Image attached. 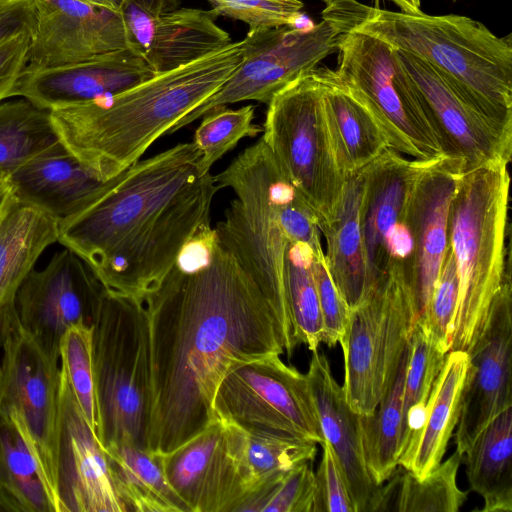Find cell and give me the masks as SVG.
Listing matches in <instances>:
<instances>
[{"label": "cell", "instance_id": "14", "mask_svg": "<svg viewBox=\"0 0 512 512\" xmlns=\"http://www.w3.org/2000/svg\"><path fill=\"white\" fill-rule=\"evenodd\" d=\"M463 173L457 160L423 162L411 187L403 222L409 251L402 261L416 322L424 321L449 246L451 200Z\"/></svg>", "mask_w": 512, "mask_h": 512}, {"label": "cell", "instance_id": "46", "mask_svg": "<svg viewBox=\"0 0 512 512\" xmlns=\"http://www.w3.org/2000/svg\"><path fill=\"white\" fill-rule=\"evenodd\" d=\"M165 5L166 0H122L120 4L127 48L144 59Z\"/></svg>", "mask_w": 512, "mask_h": 512}, {"label": "cell", "instance_id": "33", "mask_svg": "<svg viewBox=\"0 0 512 512\" xmlns=\"http://www.w3.org/2000/svg\"><path fill=\"white\" fill-rule=\"evenodd\" d=\"M462 455L455 451L429 475L418 479L397 468L380 486L376 511L456 512L467 499L468 491L457 486Z\"/></svg>", "mask_w": 512, "mask_h": 512}, {"label": "cell", "instance_id": "2", "mask_svg": "<svg viewBox=\"0 0 512 512\" xmlns=\"http://www.w3.org/2000/svg\"><path fill=\"white\" fill-rule=\"evenodd\" d=\"M199 158L192 141L138 160L60 224L58 242L89 265L107 292L142 301L210 224L219 188L211 173L199 175Z\"/></svg>", "mask_w": 512, "mask_h": 512}, {"label": "cell", "instance_id": "42", "mask_svg": "<svg viewBox=\"0 0 512 512\" xmlns=\"http://www.w3.org/2000/svg\"><path fill=\"white\" fill-rule=\"evenodd\" d=\"M219 15L239 20L249 31L296 26L301 19L300 0H208Z\"/></svg>", "mask_w": 512, "mask_h": 512}, {"label": "cell", "instance_id": "3", "mask_svg": "<svg viewBox=\"0 0 512 512\" xmlns=\"http://www.w3.org/2000/svg\"><path fill=\"white\" fill-rule=\"evenodd\" d=\"M244 51V40L232 42L114 96L51 110L61 144L102 181L116 177L217 92Z\"/></svg>", "mask_w": 512, "mask_h": 512}, {"label": "cell", "instance_id": "12", "mask_svg": "<svg viewBox=\"0 0 512 512\" xmlns=\"http://www.w3.org/2000/svg\"><path fill=\"white\" fill-rule=\"evenodd\" d=\"M337 51V77L375 118L389 147L421 162L442 157L396 50L373 35L351 29L340 37Z\"/></svg>", "mask_w": 512, "mask_h": 512}, {"label": "cell", "instance_id": "21", "mask_svg": "<svg viewBox=\"0 0 512 512\" xmlns=\"http://www.w3.org/2000/svg\"><path fill=\"white\" fill-rule=\"evenodd\" d=\"M154 75L143 57L125 48L69 65H26L13 87L12 97L53 110L114 96Z\"/></svg>", "mask_w": 512, "mask_h": 512}, {"label": "cell", "instance_id": "10", "mask_svg": "<svg viewBox=\"0 0 512 512\" xmlns=\"http://www.w3.org/2000/svg\"><path fill=\"white\" fill-rule=\"evenodd\" d=\"M416 323L402 261L393 259L365 300L350 310L339 340L346 401L358 415L373 414L398 368Z\"/></svg>", "mask_w": 512, "mask_h": 512}, {"label": "cell", "instance_id": "27", "mask_svg": "<svg viewBox=\"0 0 512 512\" xmlns=\"http://www.w3.org/2000/svg\"><path fill=\"white\" fill-rule=\"evenodd\" d=\"M320 68L329 133L339 167L346 179L366 168L390 147L375 118L337 77L335 70Z\"/></svg>", "mask_w": 512, "mask_h": 512}, {"label": "cell", "instance_id": "40", "mask_svg": "<svg viewBox=\"0 0 512 512\" xmlns=\"http://www.w3.org/2000/svg\"><path fill=\"white\" fill-rule=\"evenodd\" d=\"M254 107L216 108L205 115L195 130L193 142L200 151L199 175L210 173L211 167L233 149L244 137H255L262 128L253 123Z\"/></svg>", "mask_w": 512, "mask_h": 512}, {"label": "cell", "instance_id": "5", "mask_svg": "<svg viewBox=\"0 0 512 512\" xmlns=\"http://www.w3.org/2000/svg\"><path fill=\"white\" fill-rule=\"evenodd\" d=\"M508 163L492 162L462 173L450 203L448 236L459 296L451 350L467 352L482 332L491 304L511 277Z\"/></svg>", "mask_w": 512, "mask_h": 512}, {"label": "cell", "instance_id": "52", "mask_svg": "<svg viewBox=\"0 0 512 512\" xmlns=\"http://www.w3.org/2000/svg\"><path fill=\"white\" fill-rule=\"evenodd\" d=\"M7 306H8V304L3 306L0 309V347H1V342H2V336H3L5 320H6Z\"/></svg>", "mask_w": 512, "mask_h": 512}, {"label": "cell", "instance_id": "9", "mask_svg": "<svg viewBox=\"0 0 512 512\" xmlns=\"http://www.w3.org/2000/svg\"><path fill=\"white\" fill-rule=\"evenodd\" d=\"M357 4V0H336L326 5L320 22L305 27L248 31L240 65L217 92L178 120L167 134L229 104L246 100L268 104L277 92L338 50L340 37L354 27Z\"/></svg>", "mask_w": 512, "mask_h": 512}, {"label": "cell", "instance_id": "1", "mask_svg": "<svg viewBox=\"0 0 512 512\" xmlns=\"http://www.w3.org/2000/svg\"><path fill=\"white\" fill-rule=\"evenodd\" d=\"M141 302L150 360L146 448L157 454L217 419L214 396L230 370L296 347L273 300L218 239L205 262L175 264Z\"/></svg>", "mask_w": 512, "mask_h": 512}, {"label": "cell", "instance_id": "4", "mask_svg": "<svg viewBox=\"0 0 512 512\" xmlns=\"http://www.w3.org/2000/svg\"><path fill=\"white\" fill-rule=\"evenodd\" d=\"M357 31L429 64L503 138L512 142V41L460 15L411 14L361 3Z\"/></svg>", "mask_w": 512, "mask_h": 512}, {"label": "cell", "instance_id": "24", "mask_svg": "<svg viewBox=\"0 0 512 512\" xmlns=\"http://www.w3.org/2000/svg\"><path fill=\"white\" fill-rule=\"evenodd\" d=\"M8 175L11 193L19 201L60 224L87 208L106 183L61 143Z\"/></svg>", "mask_w": 512, "mask_h": 512}, {"label": "cell", "instance_id": "54", "mask_svg": "<svg viewBox=\"0 0 512 512\" xmlns=\"http://www.w3.org/2000/svg\"><path fill=\"white\" fill-rule=\"evenodd\" d=\"M453 1H458V0H453Z\"/></svg>", "mask_w": 512, "mask_h": 512}, {"label": "cell", "instance_id": "36", "mask_svg": "<svg viewBox=\"0 0 512 512\" xmlns=\"http://www.w3.org/2000/svg\"><path fill=\"white\" fill-rule=\"evenodd\" d=\"M51 110L25 98L0 101V169L8 174L60 144Z\"/></svg>", "mask_w": 512, "mask_h": 512}, {"label": "cell", "instance_id": "23", "mask_svg": "<svg viewBox=\"0 0 512 512\" xmlns=\"http://www.w3.org/2000/svg\"><path fill=\"white\" fill-rule=\"evenodd\" d=\"M312 353L306 376L324 439L335 454L356 512L376 511L381 485L372 480L367 469L360 416L347 403L325 354L318 350Z\"/></svg>", "mask_w": 512, "mask_h": 512}, {"label": "cell", "instance_id": "44", "mask_svg": "<svg viewBox=\"0 0 512 512\" xmlns=\"http://www.w3.org/2000/svg\"><path fill=\"white\" fill-rule=\"evenodd\" d=\"M322 459L315 473L312 512H356L335 454L324 440Z\"/></svg>", "mask_w": 512, "mask_h": 512}, {"label": "cell", "instance_id": "48", "mask_svg": "<svg viewBox=\"0 0 512 512\" xmlns=\"http://www.w3.org/2000/svg\"><path fill=\"white\" fill-rule=\"evenodd\" d=\"M35 26L34 0H0V45L23 34L33 36Z\"/></svg>", "mask_w": 512, "mask_h": 512}, {"label": "cell", "instance_id": "28", "mask_svg": "<svg viewBox=\"0 0 512 512\" xmlns=\"http://www.w3.org/2000/svg\"><path fill=\"white\" fill-rule=\"evenodd\" d=\"M60 223L19 201L11 190L0 210V309L16 293L42 253L58 242Z\"/></svg>", "mask_w": 512, "mask_h": 512}, {"label": "cell", "instance_id": "18", "mask_svg": "<svg viewBox=\"0 0 512 512\" xmlns=\"http://www.w3.org/2000/svg\"><path fill=\"white\" fill-rule=\"evenodd\" d=\"M160 459L186 512H237L247 497L222 419L217 418L176 449L160 454Z\"/></svg>", "mask_w": 512, "mask_h": 512}, {"label": "cell", "instance_id": "45", "mask_svg": "<svg viewBox=\"0 0 512 512\" xmlns=\"http://www.w3.org/2000/svg\"><path fill=\"white\" fill-rule=\"evenodd\" d=\"M314 488L311 461L302 462L277 481L263 512H312Z\"/></svg>", "mask_w": 512, "mask_h": 512}, {"label": "cell", "instance_id": "19", "mask_svg": "<svg viewBox=\"0 0 512 512\" xmlns=\"http://www.w3.org/2000/svg\"><path fill=\"white\" fill-rule=\"evenodd\" d=\"M60 512H127L107 456L60 368L57 445Z\"/></svg>", "mask_w": 512, "mask_h": 512}, {"label": "cell", "instance_id": "22", "mask_svg": "<svg viewBox=\"0 0 512 512\" xmlns=\"http://www.w3.org/2000/svg\"><path fill=\"white\" fill-rule=\"evenodd\" d=\"M422 163L387 148L364 168L361 224L371 289L392 261V241Z\"/></svg>", "mask_w": 512, "mask_h": 512}, {"label": "cell", "instance_id": "53", "mask_svg": "<svg viewBox=\"0 0 512 512\" xmlns=\"http://www.w3.org/2000/svg\"><path fill=\"white\" fill-rule=\"evenodd\" d=\"M326 5L333 3L336 0H322Z\"/></svg>", "mask_w": 512, "mask_h": 512}, {"label": "cell", "instance_id": "20", "mask_svg": "<svg viewBox=\"0 0 512 512\" xmlns=\"http://www.w3.org/2000/svg\"><path fill=\"white\" fill-rule=\"evenodd\" d=\"M27 65L56 67L127 48L119 11L82 0H34Z\"/></svg>", "mask_w": 512, "mask_h": 512}, {"label": "cell", "instance_id": "15", "mask_svg": "<svg viewBox=\"0 0 512 512\" xmlns=\"http://www.w3.org/2000/svg\"><path fill=\"white\" fill-rule=\"evenodd\" d=\"M104 287L73 251L56 253L41 270H32L15 296L23 328L51 355L60 358L59 345L73 325L92 323Z\"/></svg>", "mask_w": 512, "mask_h": 512}, {"label": "cell", "instance_id": "11", "mask_svg": "<svg viewBox=\"0 0 512 512\" xmlns=\"http://www.w3.org/2000/svg\"><path fill=\"white\" fill-rule=\"evenodd\" d=\"M0 363V416L18 429L34 457L53 512L57 491L60 358L48 353L7 306Z\"/></svg>", "mask_w": 512, "mask_h": 512}, {"label": "cell", "instance_id": "49", "mask_svg": "<svg viewBox=\"0 0 512 512\" xmlns=\"http://www.w3.org/2000/svg\"><path fill=\"white\" fill-rule=\"evenodd\" d=\"M393 2L397 7L400 8V11L405 13H411L416 14L422 12L421 7V0H390Z\"/></svg>", "mask_w": 512, "mask_h": 512}, {"label": "cell", "instance_id": "37", "mask_svg": "<svg viewBox=\"0 0 512 512\" xmlns=\"http://www.w3.org/2000/svg\"><path fill=\"white\" fill-rule=\"evenodd\" d=\"M314 252L307 244L289 242L286 255V286L292 334L296 345L303 343L312 352L323 342L324 329L313 278Z\"/></svg>", "mask_w": 512, "mask_h": 512}, {"label": "cell", "instance_id": "17", "mask_svg": "<svg viewBox=\"0 0 512 512\" xmlns=\"http://www.w3.org/2000/svg\"><path fill=\"white\" fill-rule=\"evenodd\" d=\"M395 50L443 156L460 162L463 173L492 162L509 164L512 142L495 131L429 64Z\"/></svg>", "mask_w": 512, "mask_h": 512}, {"label": "cell", "instance_id": "50", "mask_svg": "<svg viewBox=\"0 0 512 512\" xmlns=\"http://www.w3.org/2000/svg\"><path fill=\"white\" fill-rule=\"evenodd\" d=\"M9 192V175L7 172L0 169V210Z\"/></svg>", "mask_w": 512, "mask_h": 512}, {"label": "cell", "instance_id": "6", "mask_svg": "<svg viewBox=\"0 0 512 512\" xmlns=\"http://www.w3.org/2000/svg\"><path fill=\"white\" fill-rule=\"evenodd\" d=\"M214 179L219 189L230 188L236 195L214 228L218 242L273 300L292 331L285 265L290 241L284 217L289 201L298 192L262 138Z\"/></svg>", "mask_w": 512, "mask_h": 512}, {"label": "cell", "instance_id": "26", "mask_svg": "<svg viewBox=\"0 0 512 512\" xmlns=\"http://www.w3.org/2000/svg\"><path fill=\"white\" fill-rule=\"evenodd\" d=\"M364 169L346 178L333 219L319 227L326 242L325 260L340 295L352 310L371 292L361 224Z\"/></svg>", "mask_w": 512, "mask_h": 512}, {"label": "cell", "instance_id": "25", "mask_svg": "<svg viewBox=\"0 0 512 512\" xmlns=\"http://www.w3.org/2000/svg\"><path fill=\"white\" fill-rule=\"evenodd\" d=\"M468 354L451 350L446 354L425 406L420 426L399 457L398 466L418 479L429 475L442 461L461 410L462 389Z\"/></svg>", "mask_w": 512, "mask_h": 512}, {"label": "cell", "instance_id": "16", "mask_svg": "<svg viewBox=\"0 0 512 512\" xmlns=\"http://www.w3.org/2000/svg\"><path fill=\"white\" fill-rule=\"evenodd\" d=\"M468 354L461 410L455 433L463 456L487 424L512 406V287L508 277L496 294L484 325Z\"/></svg>", "mask_w": 512, "mask_h": 512}, {"label": "cell", "instance_id": "13", "mask_svg": "<svg viewBox=\"0 0 512 512\" xmlns=\"http://www.w3.org/2000/svg\"><path fill=\"white\" fill-rule=\"evenodd\" d=\"M216 418L245 430L322 444L317 410L306 374L270 355L230 370L213 401Z\"/></svg>", "mask_w": 512, "mask_h": 512}, {"label": "cell", "instance_id": "35", "mask_svg": "<svg viewBox=\"0 0 512 512\" xmlns=\"http://www.w3.org/2000/svg\"><path fill=\"white\" fill-rule=\"evenodd\" d=\"M0 511L53 512L38 467L15 425L0 416Z\"/></svg>", "mask_w": 512, "mask_h": 512}, {"label": "cell", "instance_id": "51", "mask_svg": "<svg viewBox=\"0 0 512 512\" xmlns=\"http://www.w3.org/2000/svg\"><path fill=\"white\" fill-rule=\"evenodd\" d=\"M84 2L100 6L113 11H118L122 0H82Z\"/></svg>", "mask_w": 512, "mask_h": 512}, {"label": "cell", "instance_id": "34", "mask_svg": "<svg viewBox=\"0 0 512 512\" xmlns=\"http://www.w3.org/2000/svg\"><path fill=\"white\" fill-rule=\"evenodd\" d=\"M409 351L408 340L395 376L377 408L371 415H359L365 462L372 480L377 485L387 481L398 467L401 454L404 379Z\"/></svg>", "mask_w": 512, "mask_h": 512}, {"label": "cell", "instance_id": "29", "mask_svg": "<svg viewBox=\"0 0 512 512\" xmlns=\"http://www.w3.org/2000/svg\"><path fill=\"white\" fill-rule=\"evenodd\" d=\"M215 9L181 8L159 19L145 60L155 74L192 63L232 43Z\"/></svg>", "mask_w": 512, "mask_h": 512}, {"label": "cell", "instance_id": "31", "mask_svg": "<svg viewBox=\"0 0 512 512\" xmlns=\"http://www.w3.org/2000/svg\"><path fill=\"white\" fill-rule=\"evenodd\" d=\"M512 406L501 411L463 454L470 488L482 496L481 512L512 511Z\"/></svg>", "mask_w": 512, "mask_h": 512}, {"label": "cell", "instance_id": "30", "mask_svg": "<svg viewBox=\"0 0 512 512\" xmlns=\"http://www.w3.org/2000/svg\"><path fill=\"white\" fill-rule=\"evenodd\" d=\"M103 450L127 512H186L166 478L160 454L129 443L111 444Z\"/></svg>", "mask_w": 512, "mask_h": 512}, {"label": "cell", "instance_id": "8", "mask_svg": "<svg viewBox=\"0 0 512 512\" xmlns=\"http://www.w3.org/2000/svg\"><path fill=\"white\" fill-rule=\"evenodd\" d=\"M323 90L317 67L277 92L267 104L261 137L319 227L335 216L346 183L329 133Z\"/></svg>", "mask_w": 512, "mask_h": 512}, {"label": "cell", "instance_id": "32", "mask_svg": "<svg viewBox=\"0 0 512 512\" xmlns=\"http://www.w3.org/2000/svg\"><path fill=\"white\" fill-rule=\"evenodd\" d=\"M225 422L232 450L247 490V497L268 480L288 472L302 462H312L315 458L317 452L315 442L286 435L245 430Z\"/></svg>", "mask_w": 512, "mask_h": 512}, {"label": "cell", "instance_id": "39", "mask_svg": "<svg viewBox=\"0 0 512 512\" xmlns=\"http://www.w3.org/2000/svg\"><path fill=\"white\" fill-rule=\"evenodd\" d=\"M59 353L60 368L85 420L98 439L100 418L93 363L92 325L80 323L70 327L60 340Z\"/></svg>", "mask_w": 512, "mask_h": 512}, {"label": "cell", "instance_id": "47", "mask_svg": "<svg viewBox=\"0 0 512 512\" xmlns=\"http://www.w3.org/2000/svg\"><path fill=\"white\" fill-rule=\"evenodd\" d=\"M31 38L23 34L0 45V101L12 97L13 87L27 65Z\"/></svg>", "mask_w": 512, "mask_h": 512}, {"label": "cell", "instance_id": "41", "mask_svg": "<svg viewBox=\"0 0 512 512\" xmlns=\"http://www.w3.org/2000/svg\"><path fill=\"white\" fill-rule=\"evenodd\" d=\"M459 296V277L453 251L448 246L424 321L431 339L447 354L452 345Z\"/></svg>", "mask_w": 512, "mask_h": 512}, {"label": "cell", "instance_id": "38", "mask_svg": "<svg viewBox=\"0 0 512 512\" xmlns=\"http://www.w3.org/2000/svg\"><path fill=\"white\" fill-rule=\"evenodd\" d=\"M409 345L403 392L401 454L410 437L421 424L433 383L446 357V354L431 339L422 322L415 323L410 334Z\"/></svg>", "mask_w": 512, "mask_h": 512}, {"label": "cell", "instance_id": "43", "mask_svg": "<svg viewBox=\"0 0 512 512\" xmlns=\"http://www.w3.org/2000/svg\"><path fill=\"white\" fill-rule=\"evenodd\" d=\"M312 272L323 320V342L332 347L344 333L350 309L330 276L324 252L314 254Z\"/></svg>", "mask_w": 512, "mask_h": 512}, {"label": "cell", "instance_id": "7", "mask_svg": "<svg viewBox=\"0 0 512 512\" xmlns=\"http://www.w3.org/2000/svg\"><path fill=\"white\" fill-rule=\"evenodd\" d=\"M91 325L98 440L102 448L129 443L147 449L150 360L144 306L104 289Z\"/></svg>", "mask_w": 512, "mask_h": 512}]
</instances>
